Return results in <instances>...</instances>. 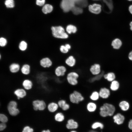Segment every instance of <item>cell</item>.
Returning a JSON list of instances; mask_svg holds the SVG:
<instances>
[{"label":"cell","instance_id":"obj_1","mask_svg":"<svg viewBox=\"0 0 132 132\" xmlns=\"http://www.w3.org/2000/svg\"><path fill=\"white\" fill-rule=\"evenodd\" d=\"M76 4L81 7H85L87 4V0H62L60 6L65 12L69 11Z\"/></svg>","mask_w":132,"mask_h":132},{"label":"cell","instance_id":"obj_2","mask_svg":"<svg viewBox=\"0 0 132 132\" xmlns=\"http://www.w3.org/2000/svg\"><path fill=\"white\" fill-rule=\"evenodd\" d=\"M116 108L113 104L108 103H105L99 108L100 115L103 117L111 116L114 114Z\"/></svg>","mask_w":132,"mask_h":132},{"label":"cell","instance_id":"obj_3","mask_svg":"<svg viewBox=\"0 0 132 132\" xmlns=\"http://www.w3.org/2000/svg\"><path fill=\"white\" fill-rule=\"evenodd\" d=\"M65 77L66 81L69 86L74 87L78 84L80 75L77 71H70L67 72Z\"/></svg>","mask_w":132,"mask_h":132},{"label":"cell","instance_id":"obj_4","mask_svg":"<svg viewBox=\"0 0 132 132\" xmlns=\"http://www.w3.org/2000/svg\"><path fill=\"white\" fill-rule=\"evenodd\" d=\"M53 36L58 39H66L69 37L64 28L61 26H53L51 27Z\"/></svg>","mask_w":132,"mask_h":132},{"label":"cell","instance_id":"obj_5","mask_svg":"<svg viewBox=\"0 0 132 132\" xmlns=\"http://www.w3.org/2000/svg\"><path fill=\"white\" fill-rule=\"evenodd\" d=\"M6 110L11 115L13 116L17 115L20 112L18 107V102L15 100H11L8 102Z\"/></svg>","mask_w":132,"mask_h":132},{"label":"cell","instance_id":"obj_6","mask_svg":"<svg viewBox=\"0 0 132 132\" xmlns=\"http://www.w3.org/2000/svg\"><path fill=\"white\" fill-rule=\"evenodd\" d=\"M33 110L35 111H43L46 109L47 104L44 100L40 99H36L32 102Z\"/></svg>","mask_w":132,"mask_h":132},{"label":"cell","instance_id":"obj_7","mask_svg":"<svg viewBox=\"0 0 132 132\" xmlns=\"http://www.w3.org/2000/svg\"><path fill=\"white\" fill-rule=\"evenodd\" d=\"M66 67L63 65H59L55 68L54 74L56 77L59 78L65 77L67 73Z\"/></svg>","mask_w":132,"mask_h":132},{"label":"cell","instance_id":"obj_8","mask_svg":"<svg viewBox=\"0 0 132 132\" xmlns=\"http://www.w3.org/2000/svg\"><path fill=\"white\" fill-rule=\"evenodd\" d=\"M13 94L16 97L15 100H19L24 98L27 95V91L23 88H19L13 91Z\"/></svg>","mask_w":132,"mask_h":132},{"label":"cell","instance_id":"obj_9","mask_svg":"<svg viewBox=\"0 0 132 132\" xmlns=\"http://www.w3.org/2000/svg\"><path fill=\"white\" fill-rule=\"evenodd\" d=\"M46 109L50 113H54L58 111L60 109L57 101L52 100L47 104Z\"/></svg>","mask_w":132,"mask_h":132},{"label":"cell","instance_id":"obj_10","mask_svg":"<svg viewBox=\"0 0 132 132\" xmlns=\"http://www.w3.org/2000/svg\"><path fill=\"white\" fill-rule=\"evenodd\" d=\"M57 101L60 109L62 111H66L69 109L70 107V103L65 99H60Z\"/></svg>","mask_w":132,"mask_h":132},{"label":"cell","instance_id":"obj_11","mask_svg":"<svg viewBox=\"0 0 132 132\" xmlns=\"http://www.w3.org/2000/svg\"><path fill=\"white\" fill-rule=\"evenodd\" d=\"M102 6L99 3H94L88 6L89 11L91 13L96 14H100L102 11Z\"/></svg>","mask_w":132,"mask_h":132},{"label":"cell","instance_id":"obj_12","mask_svg":"<svg viewBox=\"0 0 132 132\" xmlns=\"http://www.w3.org/2000/svg\"><path fill=\"white\" fill-rule=\"evenodd\" d=\"M21 85L22 88L27 91H29L32 89L33 86V83L31 79L24 78L22 82Z\"/></svg>","mask_w":132,"mask_h":132},{"label":"cell","instance_id":"obj_13","mask_svg":"<svg viewBox=\"0 0 132 132\" xmlns=\"http://www.w3.org/2000/svg\"><path fill=\"white\" fill-rule=\"evenodd\" d=\"M98 105L96 102L89 100L85 106V109L88 112L90 113L95 112L97 110Z\"/></svg>","mask_w":132,"mask_h":132},{"label":"cell","instance_id":"obj_14","mask_svg":"<svg viewBox=\"0 0 132 132\" xmlns=\"http://www.w3.org/2000/svg\"><path fill=\"white\" fill-rule=\"evenodd\" d=\"M89 71L92 76L98 75L101 73L102 71L100 65L97 63L92 65L89 68Z\"/></svg>","mask_w":132,"mask_h":132},{"label":"cell","instance_id":"obj_15","mask_svg":"<svg viewBox=\"0 0 132 132\" xmlns=\"http://www.w3.org/2000/svg\"><path fill=\"white\" fill-rule=\"evenodd\" d=\"M100 98L106 99L108 98L110 95V90L106 87H102L98 90Z\"/></svg>","mask_w":132,"mask_h":132},{"label":"cell","instance_id":"obj_16","mask_svg":"<svg viewBox=\"0 0 132 132\" xmlns=\"http://www.w3.org/2000/svg\"><path fill=\"white\" fill-rule=\"evenodd\" d=\"M68 99L69 101L71 104L78 105L80 103L78 97L73 91L69 94Z\"/></svg>","mask_w":132,"mask_h":132},{"label":"cell","instance_id":"obj_17","mask_svg":"<svg viewBox=\"0 0 132 132\" xmlns=\"http://www.w3.org/2000/svg\"><path fill=\"white\" fill-rule=\"evenodd\" d=\"M40 65L44 68H49L53 65V62L50 58L45 57L42 58L40 61Z\"/></svg>","mask_w":132,"mask_h":132},{"label":"cell","instance_id":"obj_18","mask_svg":"<svg viewBox=\"0 0 132 132\" xmlns=\"http://www.w3.org/2000/svg\"><path fill=\"white\" fill-rule=\"evenodd\" d=\"M89 100L96 102L100 98L98 91L94 90L92 91L88 96Z\"/></svg>","mask_w":132,"mask_h":132},{"label":"cell","instance_id":"obj_19","mask_svg":"<svg viewBox=\"0 0 132 132\" xmlns=\"http://www.w3.org/2000/svg\"><path fill=\"white\" fill-rule=\"evenodd\" d=\"M113 119L114 122L119 125L123 123L125 118L123 115L119 113L114 115L113 117Z\"/></svg>","mask_w":132,"mask_h":132},{"label":"cell","instance_id":"obj_20","mask_svg":"<svg viewBox=\"0 0 132 132\" xmlns=\"http://www.w3.org/2000/svg\"><path fill=\"white\" fill-rule=\"evenodd\" d=\"M66 64L68 67L72 68L74 67L76 63V60L72 55L69 56L65 60Z\"/></svg>","mask_w":132,"mask_h":132},{"label":"cell","instance_id":"obj_21","mask_svg":"<svg viewBox=\"0 0 132 132\" xmlns=\"http://www.w3.org/2000/svg\"><path fill=\"white\" fill-rule=\"evenodd\" d=\"M9 68L10 71L11 73L15 74L18 73L20 71L21 66L19 64L13 63L10 65Z\"/></svg>","mask_w":132,"mask_h":132},{"label":"cell","instance_id":"obj_22","mask_svg":"<svg viewBox=\"0 0 132 132\" xmlns=\"http://www.w3.org/2000/svg\"><path fill=\"white\" fill-rule=\"evenodd\" d=\"M119 106L120 109L122 111H126L129 110L130 105L127 101L123 100L120 101L119 103Z\"/></svg>","mask_w":132,"mask_h":132},{"label":"cell","instance_id":"obj_23","mask_svg":"<svg viewBox=\"0 0 132 132\" xmlns=\"http://www.w3.org/2000/svg\"><path fill=\"white\" fill-rule=\"evenodd\" d=\"M31 67L27 64L23 65L21 67L20 71L23 75L25 76L28 75L31 72Z\"/></svg>","mask_w":132,"mask_h":132},{"label":"cell","instance_id":"obj_24","mask_svg":"<svg viewBox=\"0 0 132 132\" xmlns=\"http://www.w3.org/2000/svg\"><path fill=\"white\" fill-rule=\"evenodd\" d=\"M103 77L108 81L111 82L115 79L116 76L114 73L110 72L106 74H104Z\"/></svg>","mask_w":132,"mask_h":132},{"label":"cell","instance_id":"obj_25","mask_svg":"<svg viewBox=\"0 0 132 132\" xmlns=\"http://www.w3.org/2000/svg\"><path fill=\"white\" fill-rule=\"evenodd\" d=\"M104 74V71H102L100 74L95 76H92V77L89 78L88 79V81L90 83H92L99 81L103 77Z\"/></svg>","mask_w":132,"mask_h":132},{"label":"cell","instance_id":"obj_26","mask_svg":"<svg viewBox=\"0 0 132 132\" xmlns=\"http://www.w3.org/2000/svg\"><path fill=\"white\" fill-rule=\"evenodd\" d=\"M110 82V89L111 90L115 91L119 89L120 84V83L118 80L115 79Z\"/></svg>","mask_w":132,"mask_h":132},{"label":"cell","instance_id":"obj_27","mask_svg":"<svg viewBox=\"0 0 132 132\" xmlns=\"http://www.w3.org/2000/svg\"><path fill=\"white\" fill-rule=\"evenodd\" d=\"M66 125L67 128L69 129L77 128L78 126L77 122L75 121L73 119H69L67 121Z\"/></svg>","mask_w":132,"mask_h":132},{"label":"cell","instance_id":"obj_28","mask_svg":"<svg viewBox=\"0 0 132 132\" xmlns=\"http://www.w3.org/2000/svg\"><path fill=\"white\" fill-rule=\"evenodd\" d=\"M66 30L68 34H71L76 33L77 31V29L75 26L72 24H69L66 26Z\"/></svg>","mask_w":132,"mask_h":132},{"label":"cell","instance_id":"obj_29","mask_svg":"<svg viewBox=\"0 0 132 132\" xmlns=\"http://www.w3.org/2000/svg\"><path fill=\"white\" fill-rule=\"evenodd\" d=\"M54 118L57 121L62 122L65 119V116L62 112L58 111L56 112L54 116Z\"/></svg>","mask_w":132,"mask_h":132},{"label":"cell","instance_id":"obj_30","mask_svg":"<svg viewBox=\"0 0 132 132\" xmlns=\"http://www.w3.org/2000/svg\"><path fill=\"white\" fill-rule=\"evenodd\" d=\"M122 45V42L119 39L117 38L114 39L112 42L111 45L113 48L115 49H119Z\"/></svg>","mask_w":132,"mask_h":132},{"label":"cell","instance_id":"obj_31","mask_svg":"<svg viewBox=\"0 0 132 132\" xmlns=\"http://www.w3.org/2000/svg\"><path fill=\"white\" fill-rule=\"evenodd\" d=\"M53 9V7L52 5L47 4H45L43 6L42 10L44 13L46 14L51 12Z\"/></svg>","mask_w":132,"mask_h":132},{"label":"cell","instance_id":"obj_32","mask_svg":"<svg viewBox=\"0 0 132 132\" xmlns=\"http://www.w3.org/2000/svg\"><path fill=\"white\" fill-rule=\"evenodd\" d=\"M19 49L22 51H24L27 49L28 47V44L27 42L24 40L21 41L19 45Z\"/></svg>","mask_w":132,"mask_h":132},{"label":"cell","instance_id":"obj_33","mask_svg":"<svg viewBox=\"0 0 132 132\" xmlns=\"http://www.w3.org/2000/svg\"><path fill=\"white\" fill-rule=\"evenodd\" d=\"M71 10L73 13L76 15L81 14L83 12V10L82 8L75 6L72 8Z\"/></svg>","mask_w":132,"mask_h":132},{"label":"cell","instance_id":"obj_34","mask_svg":"<svg viewBox=\"0 0 132 132\" xmlns=\"http://www.w3.org/2000/svg\"><path fill=\"white\" fill-rule=\"evenodd\" d=\"M5 4L8 8H12L14 6L13 0H6L5 2Z\"/></svg>","mask_w":132,"mask_h":132},{"label":"cell","instance_id":"obj_35","mask_svg":"<svg viewBox=\"0 0 132 132\" xmlns=\"http://www.w3.org/2000/svg\"><path fill=\"white\" fill-rule=\"evenodd\" d=\"M7 43V40L5 38L1 37H0V47H4L5 46Z\"/></svg>","mask_w":132,"mask_h":132},{"label":"cell","instance_id":"obj_36","mask_svg":"<svg viewBox=\"0 0 132 132\" xmlns=\"http://www.w3.org/2000/svg\"><path fill=\"white\" fill-rule=\"evenodd\" d=\"M59 48V51L63 54H65L67 53L69 50L65 45H61Z\"/></svg>","mask_w":132,"mask_h":132},{"label":"cell","instance_id":"obj_37","mask_svg":"<svg viewBox=\"0 0 132 132\" xmlns=\"http://www.w3.org/2000/svg\"><path fill=\"white\" fill-rule=\"evenodd\" d=\"M99 127L101 129H102L103 127V125L101 123L99 122H96L94 123L92 126V128L93 129H95Z\"/></svg>","mask_w":132,"mask_h":132},{"label":"cell","instance_id":"obj_38","mask_svg":"<svg viewBox=\"0 0 132 132\" xmlns=\"http://www.w3.org/2000/svg\"><path fill=\"white\" fill-rule=\"evenodd\" d=\"M8 121L7 116L4 114L0 113V121L2 123H5Z\"/></svg>","mask_w":132,"mask_h":132},{"label":"cell","instance_id":"obj_39","mask_svg":"<svg viewBox=\"0 0 132 132\" xmlns=\"http://www.w3.org/2000/svg\"><path fill=\"white\" fill-rule=\"evenodd\" d=\"M33 130L29 127L26 126L24 127L22 132H33Z\"/></svg>","mask_w":132,"mask_h":132},{"label":"cell","instance_id":"obj_40","mask_svg":"<svg viewBox=\"0 0 132 132\" xmlns=\"http://www.w3.org/2000/svg\"><path fill=\"white\" fill-rule=\"evenodd\" d=\"M45 2V0H36V4L40 6H43Z\"/></svg>","mask_w":132,"mask_h":132},{"label":"cell","instance_id":"obj_41","mask_svg":"<svg viewBox=\"0 0 132 132\" xmlns=\"http://www.w3.org/2000/svg\"><path fill=\"white\" fill-rule=\"evenodd\" d=\"M6 127V125L5 123H2L0 124V130L2 131L5 129Z\"/></svg>","mask_w":132,"mask_h":132},{"label":"cell","instance_id":"obj_42","mask_svg":"<svg viewBox=\"0 0 132 132\" xmlns=\"http://www.w3.org/2000/svg\"><path fill=\"white\" fill-rule=\"evenodd\" d=\"M128 127L130 129L132 130V119L130 120L129 121Z\"/></svg>","mask_w":132,"mask_h":132},{"label":"cell","instance_id":"obj_43","mask_svg":"<svg viewBox=\"0 0 132 132\" xmlns=\"http://www.w3.org/2000/svg\"><path fill=\"white\" fill-rule=\"evenodd\" d=\"M128 10L130 13L132 15V4H131L129 6Z\"/></svg>","mask_w":132,"mask_h":132},{"label":"cell","instance_id":"obj_44","mask_svg":"<svg viewBox=\"0 0 132 132\" xmlns=\"http://www.w3.org/2000/svg\"><path fill=\"white\" fill-rule=\"evenodd\" d=\"M128 57L129 59L132 61V51L129 53Z\"/></svg>","mask_w":132,"mask_h":132},{"label":"cell","instance_id":"obj_45","mask_svg":"<svg viewBox=\"0 0 132 132\" xmlns=\"http://www.w3.org/2000/svg\"><path fill=\"white\" fill-rule=\"evenodd\" d=\"M65 46L69 50L71 48V45L69 44H65Z\"/></svg>","mask_w":132,"mask_h":132},{"label":"cell","instance_id":"obj_46","mask_svg":"<svg viewBox=\"0 0 132 132\" xmlns=\"http://www.w3.org/2000/svg\"><path fill=\"white\" fill-rule=\"evenodd\" d=\"M129 25L130 29L132 31V21H131L130 22Z\"/></svg>","mask_w":132,"mask_h":132},{"label":"cell","instance_id":"obj_47","mask_svg":"<svg viewBox=\"0 0 132 132\" xmlns=\"http://www.w3.org/2000/svg\"><path fill=\"white\" fill-rule=\"evenodd\" d=\"M42 132H50V131L49 130H43Z\"/></svg>","mask_w":132,"mask_h":132},{"label":"cell","instance_id":"obj_48","mask_svg":"<svg viewBox=\"0 0 132 132\" xmlns=\"http://www.w3.org/2000/svg\"><path fill=\"white\" fill-rule=\"evenodd\" d=\"M89 132H97L95 131H94L91 130L89 131Z\"/></svg>","mask_w":132,"mask_h":132},{"label":"cell","instance_id":"obj_49","mask_svg":"<svg viewBox=\"0 0 132 132\" xmlns=\"http://www.w3.org/2000/svg\"><path fill=\"white\" fill-rule=\"evenodd\" d=\"M129 1H132V0H127Z\"/></svg>","mask_w":132,"mask_h":132},{"label":"cell","instance_id":"obj_50","mask_svg":"<svg viewBox=\"0 0 132 132\" xmlns=\"http://www.w3.org/2000/svg\"><path fill=\"white\" fill-rule=\"evenodd\" d=\"M77 132L76 131H72L71 132Z\"/></svg>","mask_w":132,"mask_h":132}]
</instances>
